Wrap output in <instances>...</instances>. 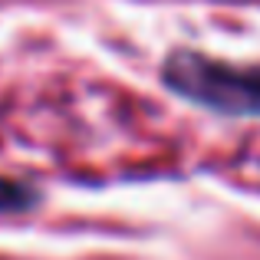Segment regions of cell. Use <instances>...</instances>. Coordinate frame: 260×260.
Instances as JSON below:
<instances>
[{
  "label": "cell",
  "instance_id": "1",
  "mask_svg": "<svg viewBox=\"0 0 260 260\" xmlns=\"http://www.w3.org/2000/svg\"><path fill=\"white\" fill-rule=\"evenodd\" d=\"M168 89L224 115H260V66H237L201 53H172L161 70Z\"/></svg>",
  "mask_w": 260,
  "mask_h": 260
},
{
  "label": "cell",
  "instance_id": "2",
  "mask_svg": "<svg viewBox=\"0 0 260 260\" xmlns=\"http://www.w3.org/2000/svg\"><path fill=\"white\" fill-rule=\"evenodd\" d=\"M30 204H37V191L0 178V211H20V208H30Z\"/></svg>",
  "mask_w": 260,
  "mask_h": 260
}]
</instances>
